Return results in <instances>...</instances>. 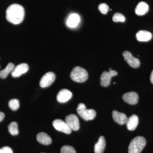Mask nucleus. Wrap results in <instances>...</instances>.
Segmentation results:
<instances>
[{
	"label": "nucleus",
	"mask_w": 153,
	"mask_h": 153,
	"mask_svg": "<svg viewBox=\"0 0 153 153\" xmlns=\"http://www.w3.org/2000/svg\"><path fill=\"white\" fill-rule=\"evenodd\" d=\"M24 7L19 4H14L9 6L6 10V19L14 25L21 24L25 18Z\"/></svg>",
	"instance_id": "f257e3e1"
},
{
	"label": "nucleus",
	"mask_w": 153,
	"mask_h": 153,
	"mask_svg": "<svg viewBox=\"0 0 153 153\" xmlns=\"http://www.w3.org/2000/svg\"><path fill=\"white\" fill-rule=\"evenodd\" d=\"M146 144V141L144 137H136L130 143L128 153H140L145 148Z\"/></svg>",
	"instance_id": "f03ea898"
},
{
	"label": "nucleus",
	"mask_w": 153,
	"mask_h": 153,
	"mask_svg": "<svg viewBox=\"0 0 153 153\" xmlns=\"http://www.w3.org/2000/svg\"><path fill=\"white\" fill-rule=\"evenodd\" d=\"M70 77L75 82H83L88 79V74L84 68L79 66H76L71 71Z\"/></svg>",
	"instance_id": "7ed1b4c3"
},
{
	"label": "nucleus",
	"mask_w": 153,
	"mask_h": 153,
	"mask_svg": "<svg viewBox=\"0 0 153 153\" xmlns=\"http://www.w3.org/2000/svg\"><path fill=\"white\" fill-rule=\"evenodd\" d=\"M76 111L79 116L85 121L92 120L96 115V112L94 109H87L85 105L82 103L78 105Z\"/></svg>",
	"instance_id": "20e7f679"
},
{
	"label": "nucleus",
	"mask_w": 153,
	"mask_h": 153,
	"mask_svg": "<svg viewBox=\"0 0 153 153\" xmlns=\"http://www.w3.org/2000/svg\"><path fill=\"white\" fill-rule=\"evenodd\" d=\"M117 74V72L112 69L109 70V71H104L100 76V84L103 87L109 86L111 78Z\"/></svg>",
	"instance_id": "39448f33"
},
{
	"label": "nucleus",
	"mask_w": 153,
	"mask_h": 153,
	"mask_svg": "<svg viewBox=\"0 0 153 153\" xmlns=\"http://www.w3.org/2000/svg\"><path fill=\"white\" fill-rule=\"evenodd\" d=\"M123 55L125 60L130 66L134 68H138L139 67L140 65V60L133 56L130 52L128 51H124Z\"/></svg>",
	"instance_id": "423d86ee"
},
{
	"label": "nucleus",
	"mask_w": 153,
	"mask_h": 153,
	"mask_svg": "<svg viewBox=\"0 0 153 153\" xmlns=\"http://www.w3.org/2000/svg\"><path fill=\"white\" fill-rule=\"evenodd\" d=\"M53 126L57 130L62 132L64 133L69 134L71 133V130L69 127L66 122L60 119H56L52 123Z\"/></svg>",
	"instance_id": "0eeeda50"
},
{
	"label": "nucleus",
	"mask_w": 153,
	"mask_h": 153,
	"mask_svg": "<svg viewBox=\"0 0 153 153\" xmlns=\"http://www.w3.org/2000/svg\"><path fill=\"white\" fill-rule=\"evenodd\" d=\"M65 122L71 130L77 131L79 128V119L76 115H68L65 118Z\"/></svg>",
	"instance_id": "6e6552de"
},
{
	"label": "nucleus",
	"mask_w": 153,
	"mask_h": 153,
	"mask_svg": "<svg viewBox=\"0 0 153 153\" xmlns=\"http://www.w3.org/2000/svg\"><path fill=\"white\" fill-rule=\"evenodd\" d=\"M55 74L52 72H48L42 76L40 80V86L42 88L49 87L55 80Z\"/></svg>",
	"instance_id": "1a4fd4ad"
},
{
	"label": "nucleus",
	"mask_w": 153,
	"mask_h": 153,
	"mask_svg": "<svg viewBox=\"0 0 153 153\" xmlns=\"http://www.w3.org/2000/svg\"><path fill=\"white\" fill-rule=\"evenodd\" d=\"M29 66L27 63H23L19 64L15 67L11 72L12 76L18 77L27 72L29 70Z\"/></svg>",
	"instance_id": "9d476101"
},
{
	"label": "nucleus",
	"mask_w": 153,
	"mask_h": 153,
	"mask_svg": "<svg viewBox=\"0 0 153 153\" xmlns=\"http://www.w3.org/2000/svg\"><path fill=\"white\" fill-rule=\"evenodd\" d=\"M72 94L71 91L67 89H63L60 91L57 94V100L59 102L64 103L71 99Z\"/></svg>",
	"instance_id": "9b49d317"
},
{
	"label": "nucleus",
	"mask_w": 153,
	"mask_h": 153,
	"mask_svg": "<svg viewBox=\"0 0 153 153\" xmlns=\"http://www.w3.org/2000/svg\"><path fill=\"white\" fill-rule=\"evenodd\" d=\"M123 99L124 101L128 104L135 105L138 101L139 96L136 92L131 91L124 94Z\"/></svg>",
	"instance_id": "f8f14e48"
},
{
	"label": "nucleus",
	"mask_w": 153,
	"mask_h": 153,
	"mask_svg": "<svg viewBox=\"0 0 153 153\" xmlns=\"http://www.w3.org/2000/svg\"><path fill=\"white\" fill-rule=\"evenodd\" d=\"M112 117L115 122L120 125L125 124L128 120V117L125 114L119 112L117 111H112Z\"/></svg>",
	"instance_id": "ddd939ff"
},
{
	"label": "nucleus",
	"mask_w": 153,
	"mask_h": 153,
	"mask_svg": "<svg viewBox=\"0 0 153 153\" xmlns=\"http://www.w3.org/2000/svg\"><path fill=\"white\" fill-rule=\"evenodd\" d=\"M139 123V118L137 115L134 114L128 119L126 126L129 131H134L137 128Z\"/></svg>",
	"instance_id": "4468645a"
},
{
	"label": "nucleus",
	"mask_w": 153,
	"mask_h": 153,
	"mask_svg": "<svg viewBox=\"0 0 153 153\" xmlns=\"http://www.w3.org/2000/svg\"><path fill=\"white\" fill-rule=\"evenodd\" d=\"M80 21V18L77 14H71L68 17L66 22V25L69 28L75 27L79 24Z\"/></svg>",
	"instance_id": "2eb2a0df"
},
{
	"label": "nucleus",
	"mask_w": 153,
	"mask_h": 153,
	"mask_svg": "<svg viewBox=\"0 0 153 153\" xmlns=\"http://www.w3.org/2000/svg\"><path fill=\"white\" fill-rule=\"evenodd\" d=\"M37 140L40 143L44 145H49L52 143V139L50 137L43 132L37 134Z\"/></svg>",
	"instance_id": "dca6fc26"
},
{
	"label": "nucleus",
	"mask_w": 153,
	"mask_h": 153,
	"mask_svg": "<svg viewBox=\"0 0 153 153\" xmlns=\"http://www.w3.org/2000/svg\"><path fill=\"white\" fill-rule=\"evenodd\" d=\"M152 35L150 32L146 30H140L136 34L137 39L139 41H148L152 39Z\"/></svg>",
	"instance_id": "f3484780"
},
{
	"label": "nucleus",
	"mask_w": 153,
	"mask_h": 153,
	"mask_svg": "<svg viewBox=\"0 0 153 153\" xmlns=\"http://www.w3.org/2000/svg\"><path fill=\"white\" fill-rule=\"evenodd\" d=\"M149 10V6L148 4L145 2H141L136 8L135 13L138 16H143L147 13Z\"/></svg>",
	"instance_id": "a211bd4d"
},
{
	"label": "nucleus",
	"mask_w": 153,
	"mask_h": 153,
	"mask_svg": "<svg viewBox=\"0 0 153 153\" xmlns=\"http://www.w3.org/2000/svg\"><path fill=\"white\" fill-rule=\"evenodd\" d=\"M106 143L104 137L100 136L97 143L94 146V152L95 153H102L105 149Z\"/></svg>",
	"instance_id": "6ab92c4d"
},
{
	"label": "nucleus",
	"mask_w": 153,
	"mask_h": 153,
	"mask_svg": "<svg viewBox=\"0 0 153 153\" xmlns=\"http://www.w3.org/2000/svg\"><path fill=\"white\" fill-rule=\"evenodd\" d=\"M14 68H15V65L13 63H9L4 69L0 71V77L2 79L6 78L8 74L12 72Z\"/></svg>",
	"instance_id": "aec40b11"
},
{
	"label": "nucleus",
	"mask_w": 153,
	"mask_h": 153,
	"mask_svg": "<svg viewBox=\"0 0 153 153\" xmlns=\"http://www.w3.org/2000/svg\"><path fill=\"white\" fill-rule=\"evenodd\" d=\"M8 131L11 135L16 136L19 133L18 125L16 122H13L8 126Z\"/></svg>",
	"instance_id": "412c9836"
},
{
	"label": "nucleus",
	"mask_w": 153,
	"mask_h": 153,
	"mask_svg": "<svg viewBox=\"0 0 153 153\" xmlns=\"http://www.w3.org/2000/svg\"><path fill=\"white\" fill-rule=\"evenodd\" d=\"M8 104L10 108L13 111L17 110L20 106L19 100L17 99H13L9 101Z\"/></svg>",
	"instance_id": "4be33fe9"
},
{
	"label": "nucleus",
	"mask_w": 153,
	"mask_h": 153,
	"mask_svg": "<svg viewBox=\"0 0 153 153\" xmlns=\"http://www.w3.org/2000/svg\"><path fill=\"white\" fill-rule=\"evenodd\" d=\"M113 21L114 22H125L126 18L123 15L120 13H115L113 16Z\"/></svg>",
	"instance_id": "5701e85b"
},
{
	"label": "nucleus",
	"mask_w": 153,
	"mask_h": 153,
	"mask_svg": "<svg viewBox=\"0 0 153 153\" xmlns=\"http://www.w3.org/2000/svg\"><path fill=\"white\" fill-rule=\"evenodd\" d=\"M61 153H76V151L73 147L70 146H64L60 150Z\"/></svg>",
	"instance_id": "b1692460"
},
{
	"label": "nucleus",
	"mask_w": 153,
	"mask_h": 153,
	"mask_svg": "<svg viewBox=\"0 0 153 153\" xmlns=\"http://www.w3.org/2000/svg\"><path fill=\"white\" fill-rule=\"evenodd\" d=\"M98 9L102 13L106 14L109 10V7L105 3H102L99 5Z\"/></svg>",
	"instance_id": "393cba45"
},
{
	"label": "nucleus",
	"mask_w": 153,
	"mask_h": 153,
	"mask_svg": "<svg viewBox=\"0 0 153 153\" xmlns=\"http://www.w3.org/2000/svg\"><path fill=\"white\" fill-rule=\"evenodd\" d=\"M0 153H13L10 148L5 146L0 149Z\"/></svg>",
	"instance_id": "a878e982"
},
{
	"label": "nucleus",
	"mask_w": 153,
	"mask_h": 153,
	"mask_svg": "<svg viewBox=\"0 0 153 153\" xmlns=\"http://www.w3.org/2000/svg\"><path fill=\"white\" fill-rule=\"evenodd\" d=\"M4 116L5 115L4 114V113L0 111V122H1V121L3 120L4 117Z\"/></svg>",
	"instance_id": "bb28decb"
},
{
	"label": "nucleus",
	"mask_w": 153,
	"mask_h": 153,
	"mask_svg": "<svg viewBox=\"0 0 153 153\" xmlns=\"http://www.w3.org/2000/svg\"><path fill=\"white\" fill-rule=\"evenodd\" d=\"M150 80L151 82H152V84H153V70H152V73H151Z\"/></svg>",
	"instance_id": "cd10ccee"
},
{
	"label": "nucleus",
	"mask_w": 153,
	"mask_h": 153,
	"mask_svg": "<svg viewBox=\"0 0 153 153\" xmlns=\"http://www.w3.org/2000/svg\"></svg>",
	"instance_id": "c85d7f7f"
}]
</instances>
